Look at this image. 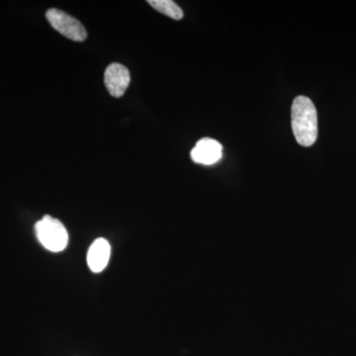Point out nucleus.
<instances>
[{
    "label": "nucleus",
    "mask_w": 356,
    "mask_h": 356,
    "mask_svg": "<svg viewBox=\"0 0 356 356\" xmlns=\"http://www.w3.org/2000/svg\"><path fill=\"white\" fill-rule=\"evenodd\" d=\"M111 247L108 241L99 238L93 242L88 252V264L89 268L93 273H98L104 270L108 264Z\"/></svg>",
    "instance_id": "obj_6"
},
{
    "label": "nucleus",
    "mask_w": 356,
    "mask_h": 356,
    "mask_svg": "<svg viewBox=\"0 0 356 356\" xmlns=\"http://www.w3.org/2000/svg\"><path fill=\"white\" fill-rule=\"evenodd\" d=\"M222 145L211 138H203L198 140L191 151L192 161L204 165H214L222 159Z\"/></svg>",
    "instance_id": "obj_5"
},
{
    "label": "nucleus",
    "mask_w": 356,
    "mask_h": 356,
    "mask_svg": "<svg viewBox=\"0 0 356 356\" xmlns=\"http://www.w3.org/2000/svg\"><path fill=\"white\" fill-rule=\"evenodd\" d=\"M46 17L51 27L67 39L76 42H83L88 38V32L84 26L64 11L56 8L49 9L47 11Z\"/></svg>",
    "instance_id": "obj_3"
},
{
    "label": "nucleus",
    "mask_w": 356,
    "mask_h": 356,
    "mask_svg": "<svg viewBox=\"0 0 356 356\" xmlns=\"http://www.w3.org/2000/svg\"><path fill=\"white\" fill-rule=\"evenodd\" d=\"M130 72L125 65L111 64L108 65L104 74V83L110 95L119 98L124 95L130 83Z\"/></svg>",
    "instance_id": "obj_4"
},
{
    "label": "nucleus",
    "mask_w": 356,
    "mask_h": 356,
    "mask_svg": "<svg viewBox=\"0 0 356 356\" xmlns=\"http://www.w3.org/2000/svg\"><path fill=\"white\" fill-rule=\"evenodd\" d=\"M35 231L40 243L50 252H62L67 248L69 234L63 222L56 218L46 215L36 222Z\"/></svg>",
    "instance_id": "obj_2"
},
{
    "label": "nucleus",
    "mask_w": 356,
    "mask_h": 356,
    "mask_svg": "<svg viewBox=\"0 0 356 356\" xmlns=\"http://www.w3.org/2000/svg\"><path fill=\"white\" fill-rule=\"evenodd\" d=\"M291 126L297 143L311 147L318 138V114L310 98L298 96L291 107Z\"/></svg>",
    "instance_id": "obj_1"
},
{
    "label": "nucleus",
    "mask_w": 356,
    "mask_h": 356,
    "mask_svg": "<svg viewBox=\"0 0 356 356\" xmlns=\"http://www.w3.org/2000/svg\"><path fill=\"white\" fill-rule=\"evenodd\" d=\"M147 3L159 13L165 14L172 19L180 20L184 18V11L172 0H149Z\"/></svg>",
    "instance_id": "obj_7"
}]
</instances>
